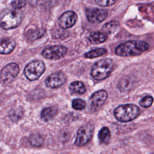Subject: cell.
Wrapping results in <instances>:
<instances>
[{
    "instance_id": "9",
    "label": "cell",
    "mask_w": 154,
    "mask_h": 154,
    "mask_svg": "<svg viewBox=\"0 0 154 154\" xmlns=\"http://www.w3.org/2000/svg\"><path fill=\"white\" fill-rule=\"evenodd\" d=\"M108 94L105 90H101L94 92L89 99L90 109L96 111L100 108L107 99Z\"/></svg>"
},
{
    "instance_id": "6",
    "label": "cell",
    "mask_w": 154,
    "mask_h": 154,
    "mask_svg": "<svg viewBox=\"0 0 154 154\" xmlns=\"http://www.w3.org/2000/svg\"><path fill=\"white\" fill-rule=\"evenodd\" d=\"M19 72V67L15 63H11L6 65L0 73V82L6 85L14 80Z\"/></svg>"
},
{
    "instance_id": "14",
    "label": "cell",
    "mask_w": 154,
    "mask_h": 154,
    "mask_svg": "<svg viewBox=\"0 0 154 154\" xmlns=\"http://www.w3.org/2000/svg\"><path fill=\"white\" fill-rule=\"evenodd\" d=\"M108 35L102 32L94 31L90 34L88 38L90 42L92 44H99L105 42L107 38Z\"/></svg>"
},
{
    "instance_id": "8",
    "label": "cell",
    "mask_w": 154,
    "mask_h": 154,
    "mask_svg": "<svg viewBox=\"0 0 154 154\" xmlns=\"http://www.w3.org/2000/svg\"><path fill=\"white\" fill-rule=\"evenodd\" d=\"M67 49L62 45H54L46 48L42 51L44 57L50 60H58L63 58L66 54Z\"/></svg>"
},
{
    "instance_id": "17",
    "label": "cell",
    "mask_w": 154,
    "mask_h": 154,
    "mask_svg": "<svg viewBox=\"0 0 154 154\" xmlns=\"http://www.w3.org/2000/svg\"><path fill=\"white\" fill-rule=\"evenodd\" d=\"M45 32V30L43 29H30L28 30L25 34V37L29 40L33 41L42 37Z\"/></svg>"
},
{
    "instance_id": "12",
    "label": "cell",
    "mask_w": 154,
    "mask_h": 154,
    "mask_svg": "<svg viewBox=\"0 0 154 154\" xmlns=\"http://www.w3.org/2000/svg\"><path fill=\"white\" fill-rule=\"evenodd\" d=\"M66 81L65 75L61 72L52 73L45 80V84L49 88H55L63 85Z\"/></svg>"
},
{
    "instance_id": "24",
    "label": "cell",
    "mask_w": 154,
    "mask_h": 154,
    "mask_svg": "<svg viewBox=\"0 0 154 154\" xmlns=\"http://www.w3.org/2000/svg\"><path fill=\"white\" fill-rule=\"evenodd\" d=\"M85 102L81 99H75L72 101V107L75 109L82 110L85 107Z\"/></svg>"
},
{
    "instance_id": "15",
    "label": "cell",
    "mask_w": 154,
    "mask_h": 154,
    "mask_svg": "<svg viewBox=\"0 0 154 154\" xmlns=\"http://www.w3.org/2000/svg\"><path fill=\"white\" fill-rule=\"evenodd\" d=\"M69 90L72 94H84L86 91L84 84L81 81H74L69 85Z\"/></svg>"
},
{
    "instance_id": "20",
    "label": "cell",
    "mask_w": 154,
    "mask_h": 154,
    "mask_svg": "<svg viewBox=\"0 0 154 154\" xmlns=\"http://www.w3.org/2000/svg\"><path fill=\"white\" fill-rule=\"evenodd\" d=\"M106 53V49L104 48H97L91 50L84 54V57L87 58H94L100 57Z\"/></svg>"
},
{
    "instance_id": "22",
    "label": "cell",
    "mask_w": 154,
    "mask_h": 154,
    "mask_svg": "<svg viewBox=\"0 0 154 154\" xmlns=\"http://www.w3.org/2000/svg\"><path fill=\"white\" fill-rule=\"evenodd\" d=\"M29 141L30 144L33 146L38 147L43 143V138L39 134H33L29 138Z\"/></svg>"
},
{
    "instance_id": "5",
    "label": "cell",
    "mask_w": 154,
    "mask_h": 154,
    "mask_svg": "<svg viewBox=\"0 0 154 154\" xmlns=\"http://www.w3.org/2000/svg\"><path fill=\"white\" fill-rule=\"evenodd\" d=\"M45 69V64L43 61L34 60L26 66L24 74L29 81H34L39 78Z\"/></svg>"
},
{
    "instance_id": "1",
    "label": "cell",
    "mask_w": 154,
    "mask_h": 154,
    "mask_svg": "<svg viewBox=\"0 0 154 154\" xmlns=\"http://www.w3.org/2000/svg\"><path fill=\"white\" fill-rule=\"evenodd\" d=\"M149 48L144 41L130 40L120 44L115 49V54L121 57L136 56L146 51Z\"/></svg>"
},
{
    "instance_id": "13",
    "label": "cell",
    "mask_w": 154,
    "mask_h": 154,
    "mask_svg": "<svg viewBox=\"0 0 154 154\" xmlns=\"http://www.w3.org/2000/svg\"><path fill=\"white\" fill-rule=\"evenodd\" d=\"M15 41L9 37L0 38V54H8L11 53L16 47Z\"/></svg>"
},
{
    "instance_id": "16",
    "label": "cell",
    "mask_w": 154,
    "mask_h": 154,
    "mask_svg": "<svg viewBox=\"0 0 154 154\" xmlns=\"http://www.w3.org/2000/svg\"><path fill=\"white\" fill-rule=\"evenodd\" d=\"M57 113V109L55 106L47 107L42 109L41 112V118L44 121H49L52 119Z\"/></svg>"
},
{
    "instance_id": "25",
    "label": "cell",
    "mask_w": 154,
    "mask_h": 154,
    "mask_svg": "<svg viewBox=\"0 0 154 154\" xmlns=\"http://www.w3.org/2000/svg\"><path fill=\"white\" fill-rule=\"evenodd\" d=\"M11 6L16 9H20L25 7L26 5V2L24 1H13L11 2Z\"/></svg>"
},
{
    "instance_id": "18",
    "label": "cell",
    "mask_w": 154,
    "mask_h": 154,
    "mask_svg": "<svg viewBox=\"0 0 154 154\" xmlns=\"http://www.w3.org/2000/svg\"><path fill=\"white\" fill-rule=\"evenodd\" d=\"M119 26V23L117 21H111L106 23L102 28V31L103 33L107 34H112Z\"/></svg>"
},
{
    "instance_id": "23",
    "label": "cell",
    "mask_w": 154,
    "mask_h": 154,
    "mask_svg": "<svg viewBox=\"0 0 154 154\" xmlns=\"http://www.w3.org/2000/svg\"><path fill=\"white\" fill-rule=\"evenodd\" d=\"M153 101V99L150 96H147L143 97L139 102V105L143 108H149L150 107Z\"/></svg>"
},
{
    "instance_id": "7",
    "label": "cell",
    "mask_w": 154,
    "mask_h": 154,
    "mask_svg": "<svg viewBox=\"0 0 154 154\" xmlns=\"http://www.w3.org/2000/svg\"><path fill=\"white\" fill-rule=\"evenodd\" d=\"M94 131V126L91 123H87L82 126L77 132L75 144L77 146H83L91 138Z\"/></svg>"
},
{
    "instance_id": "19",
    "label": "cell",
    "mask_w": 154,
    "mask_h": 154,
    "mask_svg": "<svg viewBox=\"0 0 154 154\" xmlns=\"http://www.w3.org/2000/svg\"><path fill=\"white\" fill-rule=\"evenodd\" d=\"M110 131L107 127H103L98 133V139L100 143L106 144L110 140Z\"/></svg>"
},
{
    "instance_id": "10",
    "label": "cell",
    "mask_w": 154,
    "mask_h": 154,
    "mask_svg": "<svg viewBox=\"0 0 154 154\" xmlns=\"http://www.w3.org/2000/svg\"><path fill=\"white\" fill-rule=\"evenodd\" d=\"M77 19L78 16L76 13L73 11H67L60 16L58 22L62 29H67L73 26Z\"/></svg>"
},
{
    "instance_id": "11",
    "label": "cell",
    "mask_w": 154,
    "mask_h": 154,
    "mask_svg": "<svg viewBox=\"0 0 154 154\" xmlns=\"http://www.w3.org/2000/svg\"><path fill=\"white\" fill-rule=\"evenodd\" d=\"M86 16L88 20L91 23L101 22L103 21L108 16V11L105 10L96 8H87Z\"/></svg>"
},
{
    "instance_id": "4",
    "label": "cell",
    "mask_w": 154,
    "mask_h": 154,
    "mask_svg": "<svg viewBox=\"0 0 154 154\" xmlns=\"http://www.w3.org/2000/svg\"><path fill=\"white\" fill-rule=\"evenodd\" d=\"M22 15L15 10L6 9L0 13V26L4 29H13L20 24Z\"/></svg>"
},
{
    "instance_id": "2",
    "label": "cell",
    "mask_w": 154,
    "mask_h": 154,
    "mask_svg": "<svg viewBox=\"0 0 154 154\" xmlns=\"http://www.w3.org/2000/svg\"><path fill=\"white\" fill-rule=\"evenodd\" d=\"M114 66V63L111 59H101L96 62L92 66L91 75L96 80H103L111 75Z\"/></svg>"
},
{
    "instance_id": "21",
    "label": "cell",
    "mask_w": 154,
    "mask_h": 154,
    "mask_svg": "<svg viewBox=\"0 0 154 154\" xmlns=\"http://www.w3.org/2000/svg\"><path fill=\"white\" fill-rule=\"evenodd\" d=\"M23 116V111L20 108H14L11 109L9 112L10 119L14 121H17L20 120Z\"/></svg>"
},
{
    "instance_id": "3",
    "label": "cell",
    "mask_w": 154,
    "mask_h": 154,
    "mask_svg": "<svg viewBox=\"0 0 154 154\" xmlns=\"http://www.w3.org/2000/svg\"><path fill=\"white\" fill-rule=\"evenodd\" d=\"M114 114L117 120L122 122H128L139 116L140 109L133 104L122 105L115 109Z\"/></svg>"
},
{
    "instance_id": "26",
    "label": "cell",
    "mask_w": 154,
    "mask_h": 154,
    "mask_svg": "<svg viewBox=\"0 0 154 154\" xmlns=\"http://www.w3.org/2000/svg\"><path fill=\"white\" fill-rule=\"evenodd\" d=\"M117 1L115 0H96L95 2L100 6L106 7L111 5L116 2Z\"/></svg>"
}]
</instances>
